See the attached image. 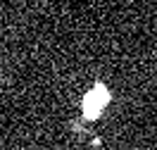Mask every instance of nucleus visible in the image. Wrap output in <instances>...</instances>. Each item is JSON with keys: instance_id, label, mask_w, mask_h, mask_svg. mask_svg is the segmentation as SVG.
<instances>
[{"instance_id": "f257e3e1", "label": "nucleus", "mask_w": 157, "mask_h": 150, "mask_svg": "<svg viewBox=\"0 0 157 150\" xmlns=\"http://www.w3.org/2000/svg\"><path fill=\"white\" fill-rule=\"evenodd\" d=\"M109 102V93L105 86H95V88H90L86 93V98H83V114L93 119V117H98L100 112L105 110V105Z\"/></svg>"}]
</instances>
